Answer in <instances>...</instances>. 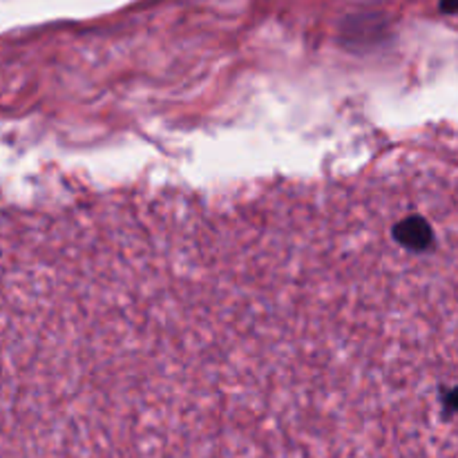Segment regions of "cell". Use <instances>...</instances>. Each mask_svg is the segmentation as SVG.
<instances>
[{"instance_id": "obj_1", "label": "cell", "mask_w": 458, "mask_h": 458, "mask_svg": "<svg viewBox=\"0 0 458 458\" xmlns=\"http://www.w3.org/2000/svg\"><path fill=\"white\" fill-rule=\"evenodd\" d=\"M441 9L447 13L458 12V0H441Z\"/></svg>"}]
</instances>
